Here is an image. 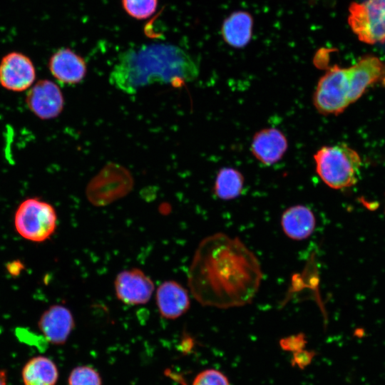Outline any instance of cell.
<instances>
[{
	"label": "cell",
	"mask_w": 385,
	"mask_h": 385,
	"mask_svg": "<svg viewBox=\"0 0 385 385\" xmlns=\"http://www.w3.org/2000/svg\"><path fill=\"white\" fill-rule=\"evenodd\" d=\"M262 275L258 258L240 238L218 232L200 243L190 267L188 282L202 305L230 309L252 302Z\"/></svg>",
	"instance_id": "obj_1"
},
{
	"label": "cell",
	"mask_w": 385,
	"mask_h": 385,
	"mask_svg": "<svg viewBox=\"0 0 385 385\" xmlns=\"http://www.w3.org/2000/svg\"><path fill=\"white\" fill-rule=\"evenodd\" d=\"M198 73L195 60L181 48L170 43H151L121 53L109 81L119 91L133 95L153 83L180 86L195 80Z\"/></svg>",
	"instance_id": "obj_2"
},
{
	"label": "cell",
	"mask_w": 385,
	"mask_h": 385,
	"mask_svg": "<svg viewBox=\"0 0 385 385\" xmlns=\"http://www.w3.org/2000/svg\"><path fill=\"white\" fill-rule=\"evenodd\" d=\"M316 172L329 188H349L359 179L361 160L356 150L345 143L321 147L314 154Z\"/></svg>",
	"instance_id": "obj_3"
},
{
	"label": "cell",
	"mask_w": 385,
	"mask_h": 385,
	"mask_svg": "<svg viewBox=\"0 0 385 385\" xmlns=\"http://www.w3.org/2000/svg\"><path fill=\"white\" fill-rule=\"evenodd\" d=\"M58 217L53 206L37 197L23 200L14 213L16 232L24 239L42 242L56 231Z\"/></svg>",
	"instance_id": "obj_4"
},
{
	"label": "cell",
	"mask_w": 385,
	"mask_h": 385,
	"mask_svg": "<svg viewBox=\"0 0 385 385\" xmlns=\"http://www.w3.org/2000/svg\"><path fill=\"white\" fill-rule=\"evenodd\" d=\"M347 68L337 65L329 68L318 81L313 95L316 110L323 115H338L350 104Z\"/></svg>",
	"instance_id": "obj_5"
},
{
	"label": "cell",
	"mask_w": 385,
	"mask_h": 385,
	"mask_svg": "<svg viewBox=\"0 0 385 385\" xmlns=\"http://www.w3.org/2000/svg\"><path fill=\"white\" fill-rule=\"evenodd\" d=\"M349 11V25L360 41L369 44L385 41V0L353 2Z\"/></svg>",
	"instance_id": "obj_6"
},
{
	"label": "cell",
	"mask_w": 385,
	"mask_h": 385,
	"mask_svg": "<svg viewBox=\"0 0 385 385\" xmlns=\"http://www.w3.org/2000/svg\"><path fill=\"white\" fill-rule=\"evenodd\" d=\"M25 103L36 117L41 120H51L58 117L63 111L64 97L55 82L41 79L29 89Z\"/></svg>",
	"instance_id": "obj_7"
},
{
	"label": "cell",
	"mask_w": 385,
	"mask_h": 385,
	"mask_svg": "<svg viewBox=\"0 0 385 385\" xmlns=\"http://www.w3.org/2000/svg\"><path fill=\"white\" fill-rule=\"evenodd\" d=\"M36 78L35 66L29 57L20 52H10L0 61V85L13 92L29 89Z\"/></svg>",
	"instance_id": "obj_8"
},
{
	"label": "cell",
	"mask_w": 385,
	"mask_h": 385,
	"mask_svg": "<svg viewBox=\"0 0 385 385\" xmlns=\"http://www.w3.org/2000/svg\"><path fill=\"white\" fill-rule=\"evenodd\" d=\"M116 297L129 305L146 304L154 291L151 278L138 268L125 270L119 272L114 281Z\"/></svg>",
	"instance_id": "obj_9"
},
{
	"label": "cell",
	"mask_w": 385,
	"mask_h": 385,
	"mask_svg": "<svg viewBox=\"0 0 385 385\" xmlns=\"http://www.w3.org/2000/svg\"><path fill=\"white\" fill-rule=\"evenodd\" d=\"M75 327L72 312L61 304H53L40 316L38 327L46 340L54 345L64 344Z\"/></svg>",
	"instance_id": "obj_10"
},
{
	"label": "cell",
	"mask_w": 385,
	"mask_h": 385,
	"mask_svg": "<svg viewBox=\"0 0 385 385\" xmlns=\"http://www.w3.org/2000/svg\"><path fill=\"white\" fill-rule=\"evenodd\" d=\"M48 66L52 76L58 82L66 85L81 83L87 72L84 58L68 48H61L53 53Z\"/></svg>",
	"instance_id": "obj_11"
},
{
	"label": "cell",
	"mask_w": 385,
	"mask_h": 385,
	"mask_svg": "<svg viewBox=\"0 0 385 385\" xmlns=\"http://www.w3.org/2000/svg\"><path fill=\"white\" fill-rule=\"evenodd\" d=\"M288 148L284 134L275 128H263L253 135L250 150L253 156L265 165L280 160Z\"/></svg>",
	"instance_id": "obj_12"
},
{
	"label": "cell",
	"mask_w": 385,
	"mask_h": 385,
	"mask_svg": "<svg viewBox=\"0 0 385 385\" xmlns=\"http://www.w3.org/2000/svg\"><path fill=\"white\" fill-rule=\"evenodd\" d=\"M350 104L358 100L365 90L385 75V64L377 57L368 56L347 68Z\"/></svg>",
	"instance_id": "obj_13"
},
{
	"label": "cell",
	"mask_w": 385,
	"mask_h": 385,
	"mask_svg": "<svg viewBox=\"0 0 385 385\" xmlns=\"http://www.w3.org/2000/svg\"><path fill=\"white\" fill-rule=\"evenodd\" d=\"M156 304L160 315L175 319L190 308V300L187 289L174 280L163 282L156 290Z\"/></svg>",
	"instance_id": "obj_14"
},
{
	"label": "cell",
	"mask_w": 385,
	"mask_h": 385,
	"mask_svg": "<svg viewBox=\"0 0 385 385\" xmlns=\"http://www.w3.org/2000/svg\"><path fill=\"white\" fill-rule=\"evenodd\" d=\"M125 173L121 170L117 177L106 178L103 173L87 188L88 200L96 206H104L123 197L130 190L132 183L130 177H125L113 183Z\"/></svg>",
	"instance_id": "obj_15"
},
{
	"label": "cell",
	"mask_w": 385,
	"mask_h": 385,
	"mask_svg": "<svg viewBox=\"0 0 385 385\" xmlns=\"http://www.w3.org/2000/svg\"><path fill=\"white\" fill-rule=\"evenodd\" d=\"M284 233L293 240H304L309 237L316 227V217L310 208L304 205H295L286 209L281 217Z\"/></svg>",
	"instance_id": "obj_16"
},
{
	"label": "cell",
	"mask_w": 385,
	"mask_h": 385,
	"mask_svg": "<svg viewBox=\"0 0 385 385\" xmlns=\"http://www.w3.org/2000/svg\"><path fill=\"white\" fill-rule=\"evenodd\" d=\"M59 372L50 358L38 355L29 359L21 370L24 385H56Z\"/></svg>",
	"instance_id": "obj_17"
},
{
	"label": "cell",
	"mask_w": 385,
	"mask_h": 385,
	"mask_svg": "<svg viewBox=\"0 0 385 385\" xmlns=\"http://www.w3.org/2000/svg\"><path fill=\"white\" fill-rule=\"evenodd\" d=\"M253 20L247 11H238L227 17L222 26L224 41L234 48H242L250 42Z\"/></svg>",
	"instance_id": "obj_18"
},
{
	"label": "cell",
	"mask_w": 385,
	"mask_h": 385,
	"mask_svg": "<svg viewBox=\"0 0 385 385\" xmlns=\"http://www.w3.org/2000/svg\"><path fill=\"white\" fill-rule=\"evenodd\" d=\"M244 183V176L238 170L230 167L222 168L215 178L214 193L220 200L235 199L242 193Z\"/></svg>",
	"instance_id": "obj_19"
},
{
	"label": "cell",
	"mask_w": 385,
	"mask_h": 385,
	"mask_svg": "<svg viewBox=\"0 0 385 385\" xmlns=\"http://www.w3.org/2000/svg\"><path fill=\"white\" fill-rule=\"evenodd\" d=\"M99 373L93 367L88 365L73 368L68 377V385H101Z\"/></svg>",
	"instance_id": "obj_20"
},
{
	"label": "cell",
	"mask_w": 385,
	"mask_h": 385,
	"mask_svg": "<svg viewBox=\"0 0 385 385\" xmlns=\"http://www.w3.org/2000/svg\"><path fill=\"white\" fill-rule=\"evenodd\" d=\"M123 7L132 17L145 19L156 10L158 0H122Z\"/></svg>",
	"instance_id": "obj_21"
},
{
	"label": "cell",
	"mask_w": 385,
	"mask_h": 385,
	"mask_svg": "<svg viewBox=\"0 0 385 385\" xmlns=\"http://www.w3.org/2000/svg\"><path fill=\"white\" fill-rule=\"evenodd\" d=\"M192 385H230L227 376L221 371L209 369L200 372Z\"/></svg>",
	"instance_id": "obj_22"
},
{
	"label": "cell",
	"mask_w": 385,
	"mask_h": 385,
	"mask_svg": "<svg viewBox=\"0 0 385 385\" xmlns=\"http://www.w3.org/2000/svg\"><path fill=\"white\" fill-rule=\"evenodd\" d=\"M307 342L305 334L299 332L282 338L279 340V346L284 351L295 352L304 349Z\"/></svg>",
	"instance_id": "obj_23"
},
{
	"label": "cell",
	"mask_w": 385,
	"mask_h": 385,
	"mask_svg": "<svg viewBox=\"0 0 385 385\" xmlns=\"http://www.w3.org/2000/svg\"><path fill=\"white\" fill-rule=\"evenodd\" d=\"M316 354L317 353L314 351L306 350L304 349L293 352L291 365L292 366H297L300 369H304L311 364Z\"/></svg>",
	"instance_id": "obj_24"
},
{
	"label": "cell",
	"mask_w": 385,
	"mask_h": 385,
	"mask_svg": "<svg viewBox=\"0 0 385 385\" xmlns=\"http://www.w3.org/2000/svg\"><path fill=\"white\" fill-rule=\"evenodd\" d=\"M0 385H7V371L0 369Z\"/></svg>",
	"instance_id": "obj_25"
}]
</instances>
